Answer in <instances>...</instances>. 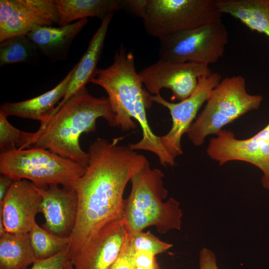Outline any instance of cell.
<instances>
[{"instance_id":"1","label":"cell","mask_w":269,"mask_h":269,"mask_svg":"<svg viewBox=\"0 0 269 269\" xmlns=\"http://www.w3.org/2000/svg\"><path fill=\"white\" fill-rule=\"evenodd\" d=\"M123 138L112 141L98 138L89 146L86 171L72 186L77 195L78 210L69 237V258L107 224L123 219L125 187L148 161L128 145L119 144Z\"/></svg>"},{"instance_id":"2","label":"cell","mask_w":269,"mask_h":269,"mask_svg":"<svg viewBox=\"0 0 269 269\" xmlns=\"http://www.w3.org/2000/svg\"><path fill=\"white\" fill-rule=\"evenodd\" d=\"M90 82L107 92L115 116L116 127L123 131L134 129L136 125L133 119L139 124L142 138L137 142L129 143L131 149L153 153L164 166L175 165V159L165 149L160 136L153 133L148 124L146 110L150 107L151 102L148 99L149 93L142 88L132 53L127 51L123 45L120 46L112 64L106 68L97 69Z\"/></svg>"},{"instance_id":"3","label":"cell","mask_w":269,"mask_h":269,"mask_svg":"<svg viewBox=\"0 0 269 269\" xmlns=\"http://www.w3.org/2000/svg\"><path fill=\"white\" fill-rule=\"evenodd\" d=\"M102 118L116 127L115 116L108 98H97L84 87L75 92L34 133L32 147L49 150L87 167L88 153L81 148L83 133L93 132Z\"/></svg>"},{"instance_id":"4","label":"cell","mask_w":269,"mask_h":269,"mask_svg":"<svg viewBox=\"0 0 269 269\" xmlns=\"http://www.w3.org/2000/svg\"><path fill=\"white\" fill-rule=\"evenodd\" d=\"M163 178L161 170L151 168L148 161L132 177V189L125 199L123 217L128 234L151 226L161 234L180 230L183 214L179 203L173 198L163 201L168 195Z\"/></svg>"},{"instance_id":"5","label":"cell","mask_w":269,"mask_h":269,"mask_svg":"<svg viewBox=\"0 0 269 269\" xmlns=\"http://www.w3.org/2000/svg\"><path fill=\"white\" fill-rule=\"evenodd\" d=\"M142 19L147 33L160 39L172 33L222 20L214 0H122Z\"/></svg>"},{"instance_id":"6","label":"cell","mask_w":269,"mask_h":269,"mask_svg":"<svg viewBox=\"0 0 269 269\" xmlns=\"http://www.w3.org/2000/svg\"><path fill=\"white\" fill-rule=\"evenodd\" d=\"M263 100L261 95L247 92L246 80L241 75L222 79L188 129V139L195 146L202 145L208 135H216L227 125L257 110Z\"/></svg>"},{"instance_id":"7","label":"cell","mask_w":269,"mask_h":269,"mask_svg":"<svg viewBox=\"0 0 269 269\" xmlns=\"http://www.w3.org/2000/svg\"><path fill=\"white\" fill-rule=\"evenodd\" d=\"M86 167L49 150L31 147L0 154V173L14 181L30 180L36 186H72Z\"/></svg>"},{"instance_id":"8","label":"cell","mask_w":269,"mask_h":269,"mask_svg":"<svg viewBox=\"0 0 269 269\" xmlns=\"http://www.w3.org/2000/svg\"><path fill=\"white\" fill-rule=\"evenodd\" d=\"M228 36L222 20L172 33L159 39V60L215 63L224 55Z\"/></svg>"},{"instance_id":"9","label":"cell","mask_w":269,"mask_h":269,"mask_svg":"<svg viewBox=\"0 0 269 269\" xmlns=\"http://www.w3.org/2000/svg\"><path fill=\"white\" fill-rule=\"evenodd\" d=\"M210 139L207 153L220 165L232 161L249 163L263 173L261 183L269 190V123L253 136L238 139L231 131L221 130Z\"/></svg>"},{"instance_id":"10","label":"cell","mask_w":269,"mask_h":269,"mask_svg":"<svg viewBox=\"0 0 269 269\" xmlns=\"http://www.w3.org/2000/svg\"><path fill=\"white\" fill-rule=\"evenodd\" d=\"M221 80V75L217 72L200 77L194 92L188 98L178 103L169 102L160 94L151 95L149 93V101L166 108L171 115V128L165 135L160 136V139L165 149L173 158L183 153L181 146L182 136L187 133L199 110Z\"/></svg>"},{"instance_id":"11","label":"cell","mask_w":269,"mask_h":269,"mask_svg":"<svg viewBox=\"0 0 269 269\" xmlns=\"http://www.w3.org/2000/svg\"><path fill=\"white\" fill-rule=\"evenodd\" d=\"M211 73L206 64L158 59L138 74L149 94L158 95L162 89H169L172 92L171 100L181 102L194 92L200 77Z\"/></svg>"},{"instance_id":"12","label":"cell","mask_w":269,"mask_h":269,"mask_svg":"<svg viewBox=\"0 0 269 269\" xmlns=\"http://www.w3.org/2000/svg\"><path fill=\"white\" fill-rule=\"evenodd\" d=\"M59 22L54 0H0V42Z\"/></svg>"},{"instance_id":"13","label":"cell","mask_w":269,"mask_h":269,"mask_svg":"<svg viewBox=\"0 0 269 269\" xmlns=\"http://www.w3.org/2000/svg\"><path fill=\"white\" fill-rule=\"evenodd\" d=\"M42 197L37 187L26 179L15 180L0 203V216L5 231L28 234L41 212Z\"/></svg>"},{"instance_id":"14","label":"cell","mask_w":269,"mask_h":269,"mask_svg":"<svg viewBox=\"0 0 269 269\" xmlns=\"http://www.w3.org/2000/svg\"><path fill=\"white\" fill-rule=\"evenodd\" d=\"M128 235L123 219L108 223L69 259L74 269H110Z\"/></svg>"},{"instance_id":"15","label":"cell","mask_w":269,"mask_h":269,"mask_svg":"<svg viewBox=\"0 0 269 269\" xmlns=\"http://www.w3.org/2000/svg\"><path fill=\"white\" fill-rule=\"evenodd\" d=\"M42 197L41 212L45 229L62 237H69L75 225L78 198L73 186L59 185H35Z\"/></svg>"},{"instance_id":"16","label":"cell","mask_w":269,"mask_h":269,"mask_svg":"<svg viewBox=\"0 0 269 269\" xmlns=\"http://www.w3.org/2000/svg\"><path fill=\"white\" fill-rule=\"evenodd\" d=\"M74 70L75 66L54 88L43 94L25 101L2 104L0 112L7 117L16 116L45 123L52 116L59 100L63 98Z\"/></svg>"},{"instance_id":"17","label":"cell","mask_w":269,"mask_h":269,"mask_svg":"<svg viewBox=\"0 0 269 269\" xmlns=\"http://www.w3.org/2000/svg\"><path fill=\"white\" fill-rule=\"evenodd\" d=\"M87 23L88 19L85 18L64 26H42L27 35L41 54L55 62L67 57L72 42Z\"/></svg>"},{"instance_id":"18","label":"cell","mask_w":269,"mask_h":269,"mask_svg":"<svg viewBox=\"0 0 269 269\" xmlns=\"http://www.w3.org/2000/svg\"><path fill=\"white\" fill-rule=\"evenodd\" d=\"M114 12L109 13L91 39L88 48L79 62L75 66V70L66 93L57 106L52 115L77 91L85 87L90 82L99 61L109 25Z\"/></svg>"},{"instance_id":"19","label":"cell","mask_w":269,"mask_h":269,"mask_svg":"<svg viewBox=\"0 0 269 269\" xmlns=\"http://www.w3.org/2000/svg\"><path fill=\"white\" fill-rule=\"evenodd\" d=\"M222 14L239 20L269 39V0H216Z\"/></svg>"},{"instance_id":"20","label":"cell","mask_w":269,"mask_h":269,"mask_svg":"<svg viewBox=\"0 0 269 269\" xmlns=\"http://www.w3.org/2000/svg\"><path fill=\"white\" fill-rule=\"evenodd\" d=\"M59 14V26L76 20L97 17L101 20L111 12L125 9L122 0H54Z\"/></svg>"},{"instance_id":"21","label":"cell","mask_w":269,"mask_h":269,"mask_svg":"<svg viewBox=\"0 0 269 269\" xmlns=\"http://www.w3.org/2000/svg\"><path fill=\"white\" fill-rule=\"evenodd\" d=\"M36 260L28 233L0 237V269H26Z\"/></svg>"},{"instance_id":"22","label":"cell","mask_w":269,"mask_h":269,"mask_svg":"<svg viewBox=\"0 0 269 269\" xmlns=\"http://www.w3.org/2000/svg\"><path fill=\"white\" fill-rule=\"evenodd\" d=\"M0 43L1 67L19 63L34 64L39 61L41 53L27 35L14 36Z\"/></svg>"},{"instance_id":"23","label":"cell","mask_w":269,"mask_h":269,"mask_svg":"<svg viewBox=\"0 0 269 269\" xmlns=\"http://www.w3.org/2000/svg\"><path fill=\"white\" fill-rule=\"evenodd\" d=\"M30 243L37 260L52 257L67 249L70 237H62L51 234L36 223L28 233Z\"/></svg>"},{"instance_id":"24","label":"cell","mask_w":269,"mask_h":269,"mask_svg":"<svg viewBox=\"0 0 269 269\" xmlns=\"http://www.w3.org/2000/svg\"><path fill=\"white\" fill-rule=\"evenodd\" d=\"M34 133L23 132L9 123L7 117L0 112V153L14 149H24L32 145Z\"/></svg>"},{"instance_id":"25","label":"cell","mask_w":269,"mask_h":269,"mask_svg":"<svg viewBox=\"0 0 269 269\" xmlns=\"http://www.w3.org/2000/svg\"><path fill=\"white\" fill-rule=\"evenodd\" d=\"M128 235L134 251H148L155 256L172 247V245L161 241L149 231L137 232L128 234Z\"/></svg>"},{"instance_id":"26","label":"cell","mask_w":269,"mask_h":269,"mask_svg":"<svg viewBox=\"0 0 269 269\" xmlns=\"http://www.w3.org/2000/svg\"><path fill=\"white\" fill-rule=\"evenodd\" d=\"M134 251L129 235L115 262L110 269H135Z\"/></svg>"},{"instance_id":"27","label":"cell","mask_w":269,"mask_h":269,"mask_svg":"<svg viewBox=\"0 0 269 269\" xmlns=\"http://www.w3.org/2000/svg\"><path fill=\"white\" fill-rule=\"evenodd\" d=\"M68 260V247L52 257L37 260L30 269H64Z\"/></svg>"},{"instance_id":"28","label":"cell","mask_w":269,"mask_h":269,"mask_svg":"<svg viewBox=\"0 0 269 269\" xmlns=\"http://www.w3.org/2000/svg\"><path fill=\"white\" fill-rule=\"evenodd\" d=\"M199 269H219L216 255L211 250L202 248L199 253Z\"/></svg>"},{"instance_id":"29","label":"cell","mask_w":269,"mask_h":269,"mask_svg":"<svg viewBox=\"0 0 269 269\" xmlns=\"http://www.w3.org/2000/svg\"><path fill=\"white\" fill-rule=\"evenodd\" d=\"M156 261L155 255L146 251H134V263L135 267L149 268L153 266Z\"/></svg>"},{"instance_id":"30","label":"cell","mask_w":269,"mask_h":269,"mask_svg":"<svg viewBox=\"0 0 269 269\" xmlns=\"http://www.w3.org/2000/svg\"><path fill=\"white\" fill-rule=\"evenodd\" d=\"M14 180L9 176L1 174L0 176V203H2L10 188Z\"/></svg>"},{"instance_id":"31","label":"cell","mask_w":269,"mask_h":269,"mask_svg":"<svg viewBox=\"0 0 269 269\" xmlns=\"http://www.w3.org/2000/svg\"><path fill=\"white\" fill-rule=\"evenodd\" d=\"M135 269H159L158 265L156 262L153 266L149 268H140L135 267Z\"/></svg>"},{"instance_id":"32","label":"cell","mask_w":269,"mask_h":269,"mask_svg":"<svg viewBox=\"0 0 269 269\" xmlns=\"http://www.w3.org/2000/svg\"><path fill=\"white\" fill-rule=\"evenodd\" d=\"M64 269H74L73 267L69 260L67 261Z\"/></svg>"}]
</instances>
